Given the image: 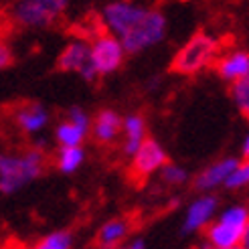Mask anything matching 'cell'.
<instances>
[{
  "label": "cell",
  "instance_id": "6da1fadb",
  "mask_svg": "<svg viewBox=\"0 0 249 249\" xmlns=\"http://www.w3.org/2000/svg\"><path fill=\"white\" fill-rule=\"evenodd\" d=\"M47 154L39 148L22 152H0V193L10 196L27 189L45 172Z\"/></svg>",
  "mask_w": 249,
  "mask_h": 249
},
{
  "label": "cell",
  "instance_id": "7a4b0ae2",
  "mask_svg": "<svg viewBox=\"0 0 249 249\" xmlns=\"http://www.w3.org/2000/svg\"><path fill=\"white\" fill-rule=\"evenodd\" d=\"M205 243L213 249L247 247L249 239V209L247 205H229L219 211L213 223L205 229Z\"/></svg>",
  "mask_w": 249,
  "mask_h": 249
},
{
  "label": "cell",
  "instance_id": "3957f363",
  "mask_svg": "<svg viewBox=\"0 0 249 249\" xmlns=\"http://www.w3.org/2000/svg\"><path fill=\"white\" fill-rule=\"evenodd\" d=\"M217 53L219 43L215 36L209 33H195L172 57L170 69L178 75H196L213 63Z\"/></svg>",
  "mask_w": 249,
  "mask_h": 249
},
{
  "label": "cell",
  "instance_id": "277c9868",
  "mask_svg": "<svg viewBox=\"0 0 249 249\" xmlns=\"http://www.w3.org/2000/svg\"><path fill=\"white\" fill-rule=\"evenodd\" d=\"M69 0H17L12 4L10 18L20 29L41 31L49 29L65 15Z\"/></svg>",
  "mask_w": 249,
  "mask_h": 249
},
{
  "label": "cell",
  "instance_id": "5b68a950",
  "mask_svg": "<svg viewBox=\"0 0 249 249\" xmlns=\"http://www.w3.org/2000/svg\"><path fill=\"white\" fill-rule=\"evenodd\" d=\"M150 8L152 6L138 2V0H109L99 12V18L106 31L120 41L138 27Z\"/></svg>",
  "mask_w": 249,
  "mask_h": 249
},
{
  "label": "cell",
  "instance_id": "8992f818",
  "mask_svg": "<svg viewBox=\"0 0 249 249\" xmlns=\"http://www.w3.org/2000/svg\"><path fill=\"white\" fill-rule=\"evenodd\" d=\"M166 33H168L166 15L152 6L144 17V20L134 31H130L124 39H120V43L126 55H140L144 51H150V49L158 47L166 39Z\"/></svg>",
  "mask_w": 249,
  "mask_h": 249
},
{
  "label": "cell",
  "instance_id": "52a82bcc",
  "mask_svg": "<svg viewBox=\"0 0 249 249\" xmlns=\"http://www.w3.org/2000/svg\"><path fill=\"white\" fill-rule=\"evenodd\" d=\"M126 57L128 55L124 51L122 43L109 33L97 35L89 43V59H91V65L97 73V77H106V75L120 71Z\"/></svg>",
  "mask_w": 249,
  "mask_h": 249
},
{
  "label": "cell",
  "instance_id": "ba28073f",
  "mask_svg": "<svg viewBox=\"0 0 249 249\" xmlns=\"http://www.w3.org/2000/svg\"><path fill=\"white\" fill-rule=\"evenodd\" d=\"M57 69L63 73H77L83 81L93 83L97 73L89 59V43L85 39H71L57 57Z\"/></svg>",
  "mask_w": 249,
  "mask_h": 249
},
{
  "label": "cell",
  "instance_id": "9c48e42d",
  "mask_svg": "<svg viewBox=\"0 0 249 249\" xmlns=\"http://www.w3.org/2000/svg\"><path fill=\"white\" fill-rule=\"evenodd\" d=\"M166 162H168L166 148L156 138H146L130 158V172L134 178L146 180L158 174V170Z\"/></svg>",
  "mask_w": 249,
  "mask_h": 249
},
{
  "label": "cell",
  "instance_id": "30bf717a",
  "mask_svg": "<svg viewBox=\"0 0 249 249\" xmlns=\"http://www.w3.org/2000/svg\"><path fill=\"white\" fill-rule=\"evenodd\" d=\"M217 213H219V196L213 193H201L195 201H191V205L184 211L182 233L193 235L207 229V225L213 223Z\"/></svg>",
  "mask_w": 249,
  "mask_h": 249
},
{
  "label": "cell",
  "instance_id": "8fae6325",
  "mask_svg": "<svg viewBox=\"0 0 249 249\" xmlns=\"http://www.w3.org/2000/svg\"><path fill=\"white\" fill-rule=\"evenodd\" d=\"M122 114L111 107L99 109L89 124V138L99 146L116 144L122 136Z\"/></svg>",
  "mask_w": 249,
  "mask_h": 249
},
{
  "label": "cell",
  "instance_id": "7c38bea8",
  "mask_svg": "<svg viewBox=\"0 0 249 249\" xmlns=\"http://www.w3.org/2000/svg\"><path fill=\"white\" fill-rule=\"evenodd\" d=\"M241 160L237 156H223L215 162L207 164L201 172L193 178V186L198 193H215L217 189H221L225 178L229 177V172L237 166Z\"/></svg>",
  "mask_w": 249,
  "mask_h": 249
},
{
  "label": "cell",
  "instance_id": "4fadbf2b",
  "mask_svg": "<svg viewBox=\"0 0 249 249\" xmlns=\"http://www.w3.org/2000/svg\"><path fill=\"white\" fill-rule=\"evenodd\" d=\"M49 122H51V111L39 102H29L17 107L15 111V124L24 134H31V136L41 134L49 126Z\"/></svg>",
  "mask_w": 249,
  "mask_h": 249
},
{
  "label": "cell",
  "instance_id": "5bb4252c",
  "mask_svg": "<svg viewBox=\"0 0 249 249\" xmlns=\"http://www.w3.org/2000/svg\"><path fill=\"white\" fill-rule=\"evenodd\" d=\"M217 75L227 81H239L249 77V53L245 49H235V51L225 53L217 61Z\"/></svg>",
  "mask_w": 249,
  "mask_h": 249
},
{
  "label": "cell",
  "instance_id": "9a60e30c",
  "mask_svg": "<svg viewBox=\"0 0 249 249\" xmlns=\"http://www.w3.org/2000/svg\"><path fill=\"white\" fill-rule=\"evenodd\" d=\"M130 221L126 217H114L107 219L95 235V245L99 249H118L126 243L130 235Z\"/></svg>",
  "mask_w": 249,
  "mask_h": 249
},
{
  "label": "cell",
  "instance_id": "2e32d148",
  "mask_svg": "<svg viewBox=\"0 0 249 249\" xmlns=\"http://www.w3.org/2000/svg\"><path fill=\"white\" fill-rule=\"evenodd\" d=\"M122 154L132 158L138 146L148 138L146 136V120L142 114H128L122 118Z\"/></svg>",
  "mask_w": 249,
  "mask_h": 249
},
{
  "label": "cell",
  "instance_id": "e0dca14e",
  "mask_svg": "<svg viewBox=\"0 0 249 249\" xmlns=\"http://www.w3.org/2000/svg\"><path fill=\"white\" fill-rule=\"evenodd\" d=\"M89 138V130H85L77 124L69 120L59 122L55 126V140L59 148H71V146H83L85 140Z\"/></svg>",
  "mask_w": 249,
  "mask_h": 249
},
{
  "label": "cell",
  "instance_id": "ac0fdd59",
  "mask_svg": "<svg viewBox=\"0 0 249 249\" xmlns=\"http://www.w3.org/2000/svg\"><path fill=\"white\" fill-rule=\"evenodd\" d=\"M87 158L85 146H71V148H59L55 156V164L61 174H75Z\"/></svg>",
  "mask_w": 249,
  "mask_h": 249
},
{
  "label": "cell",
  "instance_id": "d6986e66",
  "mask_svg": "<svg viewBox=\"0 0 249 249\" xmlns=\"http://www.w3.org/2000/svg\"><path fill=\"white\" fill-rule=\"evenodd\" d=\"M75 245V235L69 229H57L53 233H47L31 249H73Z\"/></svg>",
  "mask_w": 249,
  "mask_h": 249
},
{
  "label": "cell",
  "instance_id": "ffe728a7",
  "mask_svg": "<svg viewBox=\"0 0 249 249\" xmlns=\"http://www.w3.org/2000/svg\"><path fill=\"white\" fill-rule=\"evenodd\" d=\"M158 177H160V180H162L166 186H182V184L189 182V178H191L184 166L174 164V162H170V160L158 170Z\"/></svg>",
  "mask_w": 249,
  "mask_h": 249
},
{
  "label": "cell",
  "instance_id": "44dd1931",
  "mask_svg": "<svg viewBox=\"0 0 249 249\" xmlns=\"http://www.w3.org/2000/svg\"><path fill=\"white\" fill-rule=\"evenodd\" d=\"M247 184H249V164H247V160L237 164L231 172H229V177L225 178V182H223V189H227V191H243L247 189Z\"/></svg>",
  "mask_w": 249,
  "mask_h": 249
},
{
  "label": "cell",
  "instance_id": "7402d4cb",
  "mask_svg": "<svg viewBox=\"0 0 249 249\" xmlns=\"http://www.w3.org/2000/svg\"><path fill=\"white\" fill-rule=\"evenodd\" d=\"M231 99L239 114L247 118V114H249V77L231 83Z\"/></svg>",
  "mask_w": 249,
  "mask_h": 249
},
{
  "label": "cell",
  "instance_id": "603a6c76",
  "mask_svg": "<svg viewBox=\"0 0 249 249\" xmlns=\"http://www.w3.org/2000/svg\"><path fill=\"white\" fill-rule=\"evenodd\" d=\"M65 120L77 124V126H81L85 130H89V124H91V116L87 114V109H83L81 106H71L67 109V118Z\"/></svg>",
  "mask_w": 249,
  "mask_h": 249
},
{
  "label": "cell",
  "instance_id": "cb8c5ba5",
  "mask_svg": "<svg viewBox=\"0 0 249 249\" xmlns=\"http://www.w3.org/2000/svg\"><path fill=\"white\" fill-rule=\"evenodd\" d=\"M12 59H15V55H12L10 45L4 43V41H0V71H4L6 67H10Z\"/></svg>",
  "mask_w": 249,
  "mask_h": 249
},
{
  "label": "cell",
  "instance_id": "d4e9b609",
  "mask_svg": "<svg viewBox=\"0 0 249 249\" xmlns=\"http://www.w3.org/2000/svg\"><path fill=\"white\" fill-rule=\"evenodd\" d=\"M130 249H148V245H146V239L144 237H134L132 241H128L126 243Z\"/></svg>",
  "mask_w": 249,
  "mask_h": 249
},
{
  "label": "cell",
  "instance_id": "484cf974",
  "mask_svg": "<svg viewBox=\"0 0 249 249\" xmlns=\"http://www.w3.org/2000/svg\"><path fill=\"white\" fill-rule=\"evenodd\" d=\"M241 154L247 158V154H249V136H245L243 138V142H241Z\"/></svg>",
  "mask_w": 249,
  "mask_h": 249
},
{
  "label": "cell",
  "instance_id": "4316f807",
  "mask_svg": "<svg viewBox=\"0 0 249 249\" xmlns=\"http://www.w3.org/2000/svg\"><path fill=\"white\" fill-rule=\"evenodd\" d=\"M203 249H213V247H209L207 243H203ZM233 249H247V247H243V245H239V247H233Z\"/></svg>",
  "mask_w": 249,
  "mask_h": 249
},
{
  "label": "cell",
  "instance_id": "83f0119b",
  "mask_svg": "<svg viewBox=\"0 0 249 249\" xmlns=\"http://www.w3.org/2000/svg\"><path fill=\"white\" fill-rule=\"evenodd\" d=\"M118 249H130V247H128V245H120Z\"/></svg>",
  "mask_w": 249,
  "mask_h": 249
}]
</instances>
